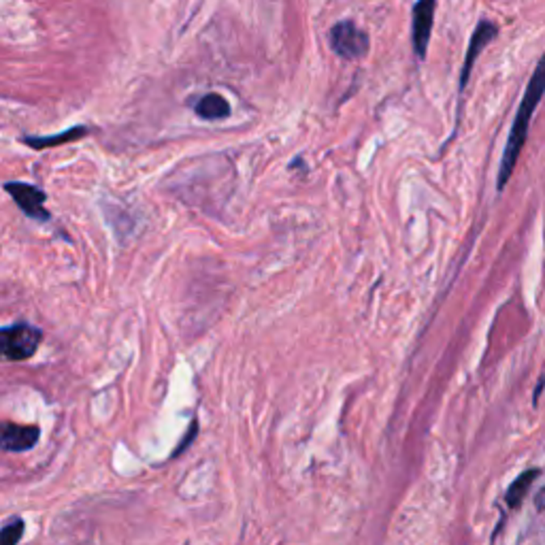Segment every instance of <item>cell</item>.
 <instances>
[{"mask_svg":"<svg viewBox=\"0 0 545 545\" xmlns=\"http://www.w3.org/2000/svg\"><path fill=\"white\" fill-rule=\"evenodd\" d=\"M543 94H545V54H543V58L539 60L531 81H528L524 96H522L520 109H518V113H516L514 126H511L507 146H505V152H503V160H500V171H499V180H497L499 192L507 186L509 177H511V173H514L516 163H518L522 147H524V143H526L531 118H532V113H535L537 105L541 103Z\"/></svg>","mask_w":545,"mask_h":545,"instance_id":"obj_1","label":"cell"},{"mask_svg":"<svg viewBox=\"0 0 545 545\" xmlns=\"http://www.w3.org/2000/svg\"><path fill=\"white\" fill-rule=\"evenodd\" d=\"M43 332L32 324L20 322V324L4 326L0 331V346H3V356L11 363L28 360L41 346Z\"/></svg>","mask_w":545,"mask_h":545,"instance_id":"obj_2","label":"cell"},{"mask_svg":"<svg viewBox=\"0 0 545 545\" xmlns=\"http://www.w3.org/2000/svg\"><path fill=\"white\" fill-rule=\"evenodd\" d=\"M328 38H331L332 52L343 60H360L369 52V37H366V32L360 30L349 20L339 21V24L332 26Z\"/></svg>","mask_w":545,"mask_h":545,"instance_id":"obj_3","label":"cell"},{"mask_svg":"<svg viewBox=\"0 0 545 545\" xmlns=\"http://www.w3.org/2000/svg\"><path fill=\"white\" fill-rule=\"evenodd\" d=\"M437 0H418L411 11V43L420 60L426 58L428 43H431L432 24H435Z\"/></svg>","mask_w":545,"mask_h":545,"instance_id":"obj_4","label":"cell"},{"mask_svg":"<svg viewBox=\"0 0 545 545\" xmlns=\"http://www.w3.org/2000/svg\"><path fill=\"white\" fill-rule=\"evenodd\" d=\"M4 190L11 198L15 200V205L24 211L28 218L32 220H49V211L46 209V192L38 190L37 186L24 181H7L4 183Z\"/></svg>","mask_w":545,"mask_h":545,"instance_id":"obj_5","label":"cell"},{"mask_svg":"<svg viewBox=\"0 0 545 545\" xmlns=\"http://www.w3.org/2000/svg\"><path fill=\"white\" fill-rule=\"evenodd\" d=\"M497 35H499V28H497V24H492V21L482 20L480 24L475 26V30H473L471 41H469V49H466V55H465L463 73H460V92H463L466 88V83H469V77H471L475 60L480 58V54L486 49L488 43L497 38Z\"/></svg>","mask_w":545,"mask_h":545,"instance_id":"obj_6","label":"cell"},{"mask_svg":"<svg viewBox=\"0 0 545 545\" xmlns=\"http://www.w3.org/2000/svg\"><path fill=\"white\" fill-rule=\"evenodd\" d=\"M38 437H41L38 426H20L11 422L3 426V435H0L4 452H28L37 446Z\"/></svg>","mask_w":545,"mask_h":545,"instance_id":"obj_7","label":"cell"},{"mask_svg":"<svg viewBox=\"0 0 545 545\" xmlns=\"http://www.w3.org/2000/svg\"><path fill=\"white\" fill-rule=\"evenodd\" d=\"M194 113H197L200 120L207 122L226 120L228 115H231V103H228L222 94H205V96H200L197 103H194Z\"/></svg>","mask_w":545,"mask_h":545,"instance_id":"obj_8","label":"cell"},{"mask_svg":"<svg viewBox=\"0 0 545 545\" xmlns=\"http://www.w3.org/2000/svg\"><path fill=\"white\" fill-rule=\"evenodd\" d=\"M88 128L86 126H73L69 128V130L60 132V135L54 137H26L24 143L28 147H35V149H46V147H55V146H63V143H71V141H80L88 135Z\"/></svg>","mask_w":545,"mask_h":545,"instance_id":"obj_9","label":"cell"},{"mask_svg":"<svg viewBox=\"0 0 545 545\" xmlns=\"http://www.w3.org/2000/svg\"><path fill=\"white\" fill-rule=\"evenodd\" d=\"M539 475H541V469H528L522 473L520 477H516V480L511 482L507 492H505V503H507L509 509L520 507L522 500H524V497H526L528 488L532 486V482H535Z\"/></svg>","mask_w":545,"mask_h":545,"instance_id":"obj_10","label":"cell"},{"mask_svg":"<svg viewBox=\"0 0 545 545\" xmlns=\"http://www.w3.org/2000/svg\"><path fill=\"white\" fill-rule=\"evenodd\" d=\"M24 528H26L24 520L11 518L9 522H4L3 532H0V541H3V545H15L21 537H24Z\"/></svg>","mask_w":545,"mask_h":545,"instance_id":"obj_11","label":"cell"},{"mask_svg":"<svg viewBox=\"0 0 545 545\" xmlns=\"http://www.w3.org/2000/svg\"><path fill=\"white\" fill-rule=\"evenodd\" d=\"M535 507H537L539 511H545V486L541 488V490L537 492V497H535Z\"/></svg>","mask_w":545,"mask_h":545,"instance_id":"obj_12","label":"cell"},{"mask_svg":"<svg viewBox=\"0 0 545 545\" xmlns=\"http://www.w3.org/2000/svg\"><path fill=\"white\" fill-rule=\"evenodd\" d=\"M543 383H545V377H541V380H539V386L535 388V397H532V403L537 405V400H539V397H541V390H543Z\"/></svg>","mask_w":545,"mask_h":545,"instance_id":"obj_13","label":"cell"}]
</instances>
